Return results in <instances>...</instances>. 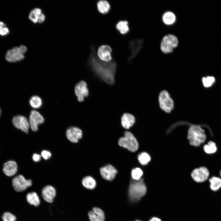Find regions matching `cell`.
<instances>
[{
  "label": "cell",
  "instance_id": "6da1fadb",
  "mask_svg": "<svg viewBox=\"0 0 221 221\" xmlns=\"http://www.w3.org/2000/svg\"><path fill=\"white\" fill-rule=\"evenodd\" d=\"M88 63L92 70L101 79L110 85L114 83L116 64L113 59L109 62L102 61L97 56L94 47L91 46Z\"/></svg>",
  "mask_w": 221,
  "mask_h": 221
},
{
  "label": "cell",
  "instance_id": "7a4b0ae2",
  "mask_svg": "<svg viewBox=\"0 0 221 221\" xmlns=\"http://www.w3.org/2000/svg\"><path fill=\"white\" fill-rule=\"evenodd\" d=\"M147 188L141 178L139 180H131L129 186L128 196L130 200L132 202L139 201L146 194Z\"/></svg>",
  "mask_w": 221,
  "mask_h": 221
},
{
  "label": "cell",
  "instance_id": "3957f363",
  "mask_svg": "<svg viewBox=\"0 0 221 221\" xmlns=\"http://www.w3.org/2000/svg\"><path fill=\"white\" fill-rule=\"evenodd\" d=\"M188 138L191 145L199 146L205 142L206 135L204 130L200 126L193 125L188 130Z\"/></svg>",
  "mask_w": 221,
  "mask_h": 221
},
{
  "label": "cell",
  "instance_id": "277c9868",
  "mask_svg": "<svg viewBox=\"0 0 221 221\" xmlns=\"http://www.w3.org/2000/svg\"><path fill=\"white\" fill-rule=\"evenodd\" d=\"M118 144L120 146L132 152L136 151L138 148L137 140L133 134L129 131H126L124 137L119 139Z\"/></svg>",
  "mask_w": 221,
  "mask_h": 221
},
{
  "label": "cell",
  "instance_id": "5b68a950",
  "mask_svg": "<svg viewBox=\"0 0 221 221\" xmlns=\"http://www.w3.org/2000/svg\"><path fill=\"white\" fill-rule=\"evenodd\" d=\"M178 44V41L175 36L172 34H168L162 38L160 44V49L164 53H170L177 46Z\"/></svg>",
  "mask_w": 221,
  "mask_h": 221
},
{
  "label": "cell",
  "instance_id": "8992f818",
  "mask_svg": "<svg viewBox=\"0 0 221 221\" xmlns=\"http://www.w3.org/2000/svg\"><path fill=\"white\" fill-rule=\"evenodd\" d=\"M158 101L160 108L166 112L169 113L173 109L174 102L167 91L163 90L160 93Z\"/></svg>",
  "mask_w": 221,
  "mask_h": 221
},
{
  "label": "cell",
  "instance_id": "52a82bcc",
  "mask_svg": "<svg viewBox=\"0 0 221 221\" xmlns=\"http://www.w3.org/2000/svg\"><path fill=\"white\" fill-rule=\"evenodd\" d=\"M12 185L14 189L17 192H22L31 186L32 184L31 180H26L21 175H19L12 180Z\"/></svg>",
  "mask_w": 221,
  "mask_h": 221
},
{
  "label": "cell",
  "instance_id": "ba28073f",
  "mask_svg": "<svg viewBox=\"0 0 221 221\" xmlns=\"http://www.w3.org/2000/svg\"><path fill=\"white\" fill-rule=\"evenodd\" d=\"M209 175V172L207 168L200 167L193 170L191 173V176L195 181L202 183L208 179Z\"/></svg>",
  "mask_w": 221,
  "mask_h": 221
},
{
  "label": "cell",
  "instance_id": "9c48e42d",
  "mask_svg": "<svg viewBox=\"0 0 221 221\" xmlns=\"http://www.w3.org/2000/svg\"><path fill=\"white\" fill-rule=\"evenodd\" d=\"M44 119L42 115L38 111L32 110L30 112L29 120V126L33 131H37L38 129V126L43 123Z\"/></svg>",
  "mask_w": 221,
  "mask_h": 221
},
{
  "label": "cell",
  "instance_id": "30bf717a",
  "mask_svg": "<svg viewBox=\"0 0 221 221\" xmlns=\"http://www.w3.org/2000/svg\"><path fill=\"white\" fill-rule=\"evenodd\" d=\"M75 92L78 100L80 102L83 101L84 98L88 96L89 94L86 83L83 80L78 83L75 86Z\"/></svg>",
  "mask_w": 221,
  "mask_h": 221
},
{
  "label": "cell",
  "instance_id": "8fae6325",
  "mask_svg": "<svg viewBox=\"0 0 221 221\" xmlns=\"http://www.w3.org/2000/svg\"><path fill=\"white\" fill-rule=\"evenodd\" d=\"M12 121L14 125L16 128L26 133H28L29 125V122L25 117L20 115L15 116Z\"/></svg>",
  "mask_w": 221,
  "mask_h": 221
},
{
  "label": "cell",
  "instance_id": "7c38bea8",
  "mask_svg": "<svg viewBox=\"0 0 221 221\" xmlns=\"http://www.w3.org/2000/svg\"><path fill=\"white\" fill-rule=\"evenodd\" d=\"M24 58V53L19 47H16L8 50L6 54V58L9 62L20 61Z\"/></svg>",
  "mask_w": 221,
  "mask_h": 221
},
{
  "label": "cell",
  "instance_id": "4fadbf2b",
  "mask_svg": "<svg viewBox=\"0 0 221 221\" xmlns=\"http://www.w3.org/2000/svg\"><path fill=\"white\" fill-rule=\"evenodd\" d=\"M100 172L102 177L106 180L111 181L115 177L117 173L116 169L111 165L108 164L100 169Z\"/></svg>",
  "mask_w": 221,
  "mask_h": 221
},
{
  "label": "cell",
  "instance_id": "5bb4252c",
  "mask_svg": "<svg viewBox=\"0 0 221 221\" xmlns=\"http://www.w3.org/2000/svg\"><path fill=\"white\" fill-rule=\"evenodd\" d=\"M112 50L111 47L108 45H103L100 46L98 51V56L102 61L109 62L112 60L111 53Z\"/></svg>",
  "mask_w": 221,
  "mask_h": 221
},
{
  "label": "cell",
  "instance_id": "9a60e30c",
  "mask_svg": "<svg viewBox=\"0 0 221 221\" xmlns=\"http://www.w3.org/2000/svg\"><path fill=\"white\" fill-rule=\"evenodd\" d=\"M66 134L69 140L73 143H77L82 138V132L78 127L72 126L68 128Z\"/></svg>",
  "mask_w": 221,
  "mask_h": 221
},
{
  "label": "cell",
  "instance_id": "2e32d148",
  "mask_svg": "<svg viewBox=\"0 0 221 221\" xmlns=\"http://www.w3.org/2000/svg\"><path fill=\"white\" fill-rule=\"evenodd\" d=\"M142 45V39L132 40L129 42V47L131 50V53L128 58L130 61L136 56L139 52Z\"/></svg>",
  "mask_w": 221,
  "mask_h": 221
},
{
  "label": "cell",
  "instance_id": "e0dca14e",
  "mask_svg": "<svg viewBox=\"0 0 221 221\" xmlns=\"http://www.w3.org/2000/svg\"><path fill=\"white\" fill-rule=\"evenodd\" d=\"M88 214L90 221H105V213L99 208L93 207L92 210L89 211Z\"/></svg>",
  "mask_w": 221,
  "mask_h": 221
},
{
  "label": "cell",
  "instance_id": "ac0fdd59",
  "mask_svg": "<svg viewBox=\"0 0 221 221\" xmlns=\"http://www.w3.org/2000/svg\"><path fill=\"white\" fill-rule=\"evenodd\" d=\"M56 195V190L51 185H47L42 190V196L44 200L48 202L52 203Z\"/></svg>",
  "mask_w": 221,
  "mask_h": 221
},
{
  "label": "cell",
  "instance_id": "d6986e66",
  "mask_svg": "<svg viewBox=\"0 0 221 221\" xmlns=\"http://www.w3.org/2000/svg\"><path fill=\"white\" fill-rule=\"evenodd\" d=\"M17 165L15 161H10L4 165L3 171L5 174L7 176H14L17 173Z\"/></svg>",
  "mask_w": 221,
  "mask_h": 221
},
{
  "label": "cell",
  "instance_id": "ffe728a7",
  "mask_svg": "<svg viewBox=\"0 0 221 221\" xmlns=\"http://www.w3.org/2000/svg\"><path fill=\"white\" fill-rule=\"evenodd\" d=\"M135 120V118L133 115L125 113L121 118V124L124 128L129 129L133 125Z\"/></svg>",
  "mask_w": 221,
  "mask_h": 221
},
{
  "label": "cell",
  "instance_id": "44dd1931",
  "mask_svg": "<svg viewBox=\"0 0 221 221\" xmlns=\"http://www.w3.org/2000/svg\"><path fill=\"white\" fill-rule=\"evenodd\" d=\"M83 185L85 188L88 189H94L96 185V182L95 179L90 176H87L84 177L82 181Z\"/></svg>",
  "mask_w": 221,
  "mask_h": 221
},
{
  "label": "cell",
  "instance_id": "7402d4cb",
  "mask_svg": "<svg viewBox=\"0 0 221 221\" xmlns=\"http://www.w3.org/2000/svg\"><path fill=\"white\" fill-rule=\"evenodd\" d=\"M162 20L165 24L167 25H170L175 22L176 20V17L173 12L167 11L163 15Z\"/></svg>",
  "mask_w": 221,
  "mask_h": 221
},
{
  "label": "cell",
  "instance_id": "603a6c76",
  "mask_svg": "<svg viewBox=\"0 0 221 221\" xmlns=\"http://www.w3.org/2000/svg\"><path fill=\"white\" fill-rule=\"evenodd\" d=\"M210 187L211 190L215 192L221 188V179L218 177L213 176L209 179Z\"/></svg>",
  "mask_w": 221,
  "mask_h": 221
},
{
  "label": "cell",
  "instance_id": "cb8c5ba5",
  "mask_svg": "<svg viewBox=\"0 0 221 221\" xmlns=\"http://www.w3.org/2000/svg\"><path fill=\"white\" fill-rule=\"evenodd\" d=\"M97 5L99 11L101 14H106L110 10V5L106 0H99L98 2Z\"/></svg>",
  "mask_w": 221,
  "mask_h": 221
},
{
  "label": "cell",
  "instance_id": "d4e9b609",
  "mask_svg": "<svg viewBox=\"0 0 221 221\" xmlns=\"http://www.w3.org/2000/svg\"><path fill=\"white\" fill-rule=\"evenodd\" d=\"M26 200L30 204L35 206H38L40 204L39 198L37 194L34 192L28 193Z\"/></svg>",
  "mask_w": 221,
  "mask_h": 221
},
{
  "label": "cell",
  "instance_id": "484cf974",
  "mask_svg": "<svg viewBox=\"0 0 221 221\" xmlns=\"http://www.w3.org/2000/svg\"><path fill=\"white\" fill-rule=\"evenodd\" d=\"M42 13V10L40 8H34L29 13V18L32 22L36 23L38 22L39 17Z\"/></svg>",
  "mask_w": 221,
  "mask_h": 221
},
{
  "label": "cell",
  "instance_id": "4316f807",
  "mask_svg": "<svg viewBox=\"0 0 221 221\" xmlns=\"http://www.w3.org/2000/svg\"><path fill=\"white\" fill-rule=\"evenodd\" d=\"M116 29L122 34H125L129 31L128 23L126 21H120L116 24Z\"/></svg>",
  "mask_w": 221,
  "mask_h": 221
},
{
  "label": "cell",
  "instance_id": "83f0119b",
  "mask_svg": "<svg viewBox=\"0 0 221 221\" xmlns=\"http://www.w3.org/2000/svg\"><path fill=\"white\" fill-rule=\"evenodd\" d=\"M202 82L204 87L208 88L214 85L216 82V79L213 76H207L202 78Z\"/></svg>",
  "mask_w": 221,
  "mask_h": 221
},
{
  "label": "cell",
  "instance_id": "f1b7e54d",
  "mask_svg": "<svg viewBox=\"0 0 221 221\" xmlns=\"http://www.w3.org/2000/svg\"><path fill=\"white\" fill-rule=\"evenodd\" d=\"M204 151L208 154H212L215 153L217 150V147L215 142L213 141H209L203 147Z\"/></svg>",
  "mask_w": 221,
  "mask_h": 221
},
{
  "label": "cell",
  "instance_id": "f546056e",
  "mask_svg": "<svg viewBox=\"0 0 221 221\" xmlns=\"http://www.w3.org/2000/svg\"><path fill=\"white\" fill-rule=\"evenodd\" d=\"M29 103L32 107L34 108L37 109L41 107L42 106V101L39 96L34 95L30 98Z\"/></svg>",
  "mask_w": 221,
  "mask_h": 221
},
{
  "label": "cell",
  "instance_id": "4dcf8cb0",
  "mask_svg": "<svg viewBox=\"0 0 221 221\" xmlns=\"http://www.w3.org/2000/svg\"><path fill=\"white\" fill-rule=\"evenodd\" d=\"M138 159L141 164L145 165H147L150 160V157L147 153L142 152L138 155Z\"/></svg>",
  "mask_w": 221,
  "mask_h": 221
},
{
  "label": "cell",
  "instance_id": "1f68e13d",
  "mask_svg": "<svg viewBox=\"0 0 221 221\" xmlns=\"http://www.w3.org/2000/svg\"><path fill=\"white\" fill-rule=\"evenodd\" d=\"M143 172L142 170L139 168H136L133 169L131 172V176L133 180H138L141 179Z\"/></svg>",
  "mask_w": 221,
  "mask_h": 221
},
{
  "label": "cell",
  "instance_id": "d6a6232c",
  "mask_svg": "<svg viewBox=\"0 0 221 221\" xmlns=\"http://www.w3.org/2000/svg\"><path fill=\"white\" fill-rule=\"evenodd\" d=\"M3 221H15V216L11 213L6 212L4 213L2 216Z\"/></svg>",
  "mask_w": 221,
  "mask_h": 221
},
{
  "label": "cell",
  "instance_id": "836d02e7",
  "mask_svg": "<svg viewBox=\"0 0 221 221\" xmlns=\"http://www.w3.org/2000/svg\"><path fill=\"white\" fill-rule=\"evenodd\" d=\"M9 32L8 28L2 22L0 21V35L2 36L5 35Z\"/></svg>",
  "mask_w": 221,
  "mask_h": 221
},
{
  "label": "cell",
  "instance_id": "e575fe53",
  "mask_svg": "<svg viewBox=\"0 0 221 221\" xmlns=\"http://www.w3.org/2000/svg\"><path fill=\"white\" fill-rule=\"evenodd\" d=\"M51 155L50 152L46 150H44L41 153L42 157L45 160L49 159L51 157Z\"/></svg>",
  "mask_w": 221,
  "mask_h": 221
},
{
  "label": "cell",
  "instance_id": "d590c367",
  "mask_svg": "<svg viewBox=\"0 0 221 221\" xmlns=\"http://www.w3.org/2000/svg\"><path fill=\"white\" fill-rule=\"evenodd\" d=\"M41 156L37 153H34L32 156L33 160L35 162H39L41 160Z\"/></svg>",
  "mask_w": 221,
  "mask_h": 221
},
{
  "label": "cell",
  "instance_id": "8d00e7d4",
  "mask_svg": "<svg viewBox=\"0 0 221 221\" xmlns=\"http://www.w3.org/2000/svg\"><path fill=\"white\" fill-rule=\"evenodd\" d=\"M45 14L42 13L40 15L38 21V22L39 23H42L44 22L45 21Z\"/></svg>",
  "mask_w": 221,
  "mask_h": 221
},
{
  "label": "cell",
  "instance_id": "74e56055",
  "mask_svg": "<svg viewBox=\"0 0 221 221\" xmlns=\"http://www.w3.org/2000/svg\"><path fill=\"white\" fill-rule=\"evenodd\" d=\"M21 50L24 54L27 51V48L24 45H21L19 47Z\"/></svg>",
  "mask_w": 221,
  "mask_h": 221
},
{
  "label": "cell",
  "instance_id": "f35d334b",
  "mask_svg": "<svg viewBox=\"0 0 221 221\" xmlns=\"http://www.w3.org/2000/svg\"><path fill=\"white\" fill-rule=\"evenodd\" d=\"M149 221H161V220L158 217H152Z\"/></svg>",
  "mask_w": 221,
  "mask_h": 221
},
{
  "label": "cell",
  "instance_id": "ab89813d",
  "mask_svg": "<svg viewBox=\"0 0 221 221\" xmlns=\"http://www.w3.org/2000/svg\"><path fill=\"white\" fill-rule=\"evenodd\" d=\"M1 109H0V115H1Z\"/></svg>",
  "mask_w": 221,
  "mask_h": 221
},
{
  "label": "cell",
  "instance_id": "60d3db41",
  "mask_svg": "<svg viewBox=\"0 0 221 221\" xmlns=\"http://www.w3.org/2000/svg\"><path fill=\"white\" fill-rule=\"evenodd\" d=\"M135 221H141V220H135Z\"/></svg>",
  "mask_w": 221,
  "mask_h": 221
},
{
  "label": "cell",
  "instance_id": "b9f144b4",
  "mask_svg": "<svg viewBox=\"0 0 221 221\" xmlns=\"http://www.w3.org/2000/svg\"><path fill=\"white\" fill-rule=\"evenodd\" d=\"M220 176H221V171H220Z\"/></svg>",
  "mask_w": 221,
  "mask_h": 221
}]
</instances>
